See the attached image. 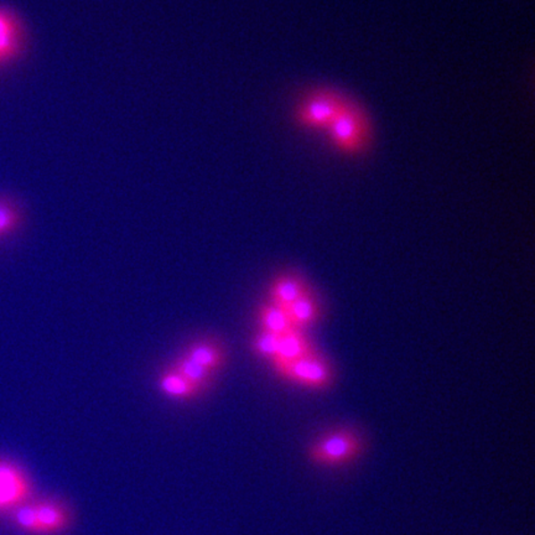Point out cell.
Instances as JSON below:
<instances>
[{"label":"cell","mask_w":535,"mask_h":535,"mask_svg":"<svg viewBox=\"0 0 535 535\" xmlns=\"http://www.w3.org/2000/svg\"><path fill=\"white\" fill-rule=\"evenodd\" d=\"M287 312L293 328L301 331V330L309 328L316 322L317 317H319L320 307L317 305L315 297L309 291L305 296L297 300L296 303L287 307Z\"/></svg>","instance_id":"12"},{"label":"cell","mask_w":535,"mask_h":535,"mask_svg":"<svg viewBox=\"0 0 535 535\" xmlns=\"http://www.w3.org/2000/svg\"><path fill=\"white\" fill-rule=\"evenodd\" d=\"M364 450V441L351 429H336L317 439L309 447V459L322 467H339L357 459Z\"/></svg>","instance_id":"4"},{"label":"cell","mask_w":535,"mask_h":535,"mask_svg":"<svg viewBox=\"0 0 535 535\" xmlns=\"http://www.w3.org/2000/svg\"><path fill=\"white\" fill-rule=\"evenodd\" d=\"M158 384L160 392L171 399L190 400L203 393L200 388L186 380L174 367L160 374Z\"/></svg>","instance_id":"10"},{"label":"cell","mask_w":535,"mask_h":535,"mask_svg":"<svg viewBox=\"0 0 535 535\" xmlns=\"http://www.w3.org/2000/svg\"><path fill=\"white\" fill-rule=\"evenodd\" d=\"M313 350L312 345L300 330H291V331L280 336L277 355H275L272 364L278 371L280 368L289 366L290 364L299 360L303 355Z\"/></svg>","instance_id":"8"},{"label":"cell","mask_w":535,"mask_h":535,"mask_svg":"<svg viewBox=\"0 0 535 535\" xmlns=\"http://www.w3.org/2000/svg\"><path fill=\"white\" fill-rule=\"evenodd\" d=\"M18 530L30 535H57L71 524V514L63 503L54 499L27 502L13 512Z\"/></svg>","instance_id":"3"},{"label":"cell","mask_w":535,"mask_h":535,"mask_svg":"<svg viewBox=\"0 0 535 535\" xmlns=\"http://www.w3.org/2000/svg\"><path fill=\"white\" fill-rule=\"evenodd\" d=\"M277 372L291 382L313 389L328 387L332 380V370L329 362L313 350Z\"/></svg>","instance_id":"6"},{"label":"cell","mask_w":535,"mask_h":535,"mask_svg":"<svg viewBox=\"0 0 535 535\" xmlns=\"http://www.w3.org/2000/svg\"><path fill=\"white\" fill-rule=\"evenodd\" d=\"M21 208L11 198L0 196V238L11 236L21 227Z\"/></svg>","instance_id":"15"},{"label":"cell","mask_w":535,"mask_h":535,"mask_svg":"<svg viewBox=\"0 0 535 535\" xmlns=\"http://www.w3.org/2000/svg\"><path fill=\"white\" fill-rule=\"evenodd\" d=\"M184 355L213 373L221 370L226 361L223 348L213 339L195 341L188 346Z\"/></svg>","instance_id":"11"},{"label":"cell","mask_w":535,"mask_h":535,"mask_svg":"<svg viewBox=\"0 0 535 535\" xmlns=\"http://www.w3.org/2000/svg\"><path fill=\"white\" fill-rule=\"evenodd\" d=\"M259 323H261L262 331L274 333L278 336H283L291 330H296L291 325L287 309L275 305L273 303L267 304L259 310Z\"/></svg>","instance_id":"13"},{"label":"cell","mask_w":535,"mask_h":535,"mask_svg":"<svg viewBox=\"0 0 535 535\" xmlns=\"http://www.w3.org/2000/svg\"><path fill=\"white\" fill-rule=\"evenodd\" d=\"M307 293H309V288L305 281L293 274L279 275L269 291L271 303L284 307V309L289 307L291 304L296 303Z\"/></svg>","instance_id":"9"},{"label":"cell","mask_w":535,"mask_h":535,"mask_svg":"<svg viewBox=\"0 0 535 535\" xmlns=\"http://www.w3.org/2000/svg\"><path fill=\"white\" fill-rule=\"evenodd\" d=\"M350 98L333 88H316L306 93L294 111V121L300 130L326 131Z\"/></svg>","instance_id":"2"},{"label":"cell","mask_w":535,"mask_h":535,"mask_svg":"<svg viewBox=\"0 0 535 535\" xmlns=\"http://www.w3.org/2000/svg\"><path fill=\"white\" fill-rule=\"evenodd\" d=\"M33 495L28 473L18 464L0 459V514H13Z\"/></svg>","instance_id":"5"},{"label":"cell","mask_w":535,"mask_h":535,"mask_svg":"<svg viewBox=\"0 0 535 535\" xmlns=\"http://www.w3.org/2000/svg\"><path fill=\"white\" fill-rule=\"evenodd\" d=\"M279 341H280V336L261 330V332L253 339L252 348L259 357L273 362L277 355Z\"/></svg>","instance_id":"16"},{"label":"cell","mask_w":535,"mask_h":535,"mask_svg":"<svg viewBox=\"0 0 535 535\" xmlns=\"http://www.w3.org/2000/svg\"><path fill=\"white\" fill-rule=\"evenodd\" d=\"M179 373H181L186 380H190L192 384L200 388L201 390L206 389L213 383L214 373L206 370V368L192 361L188 355H182L176 360L174 366Z\"/></svg>","instance_id":"14"},{"label":"cell","mask_w":535,"mask_h":535,"mask_svg":"<svg viewBox=\"0 0 535 535\" xmlns=\"http://www.w3.org/2000/svg\"><path fill=\"white\" fill-rule=\"evenodd\" d=\"M325 133L332 148L339 154L347 156L361 155L370 146L371 121L360 104H355L354 99H348Z\"/></svg>","instance_id":"1"},{"label":"cell","mask_w":535,"mask_h":535,"mask_svg":"<svg viewBox=\"0 0 535 535\" xmlns=\"http://www.w3.org/2000/svg\"><path fill=\"white\" fill-rule=\"evenodd\" d=\"M27 49V30L17 13L0 5V69L12 65Z\"/></svg>","instance_id":"7"}]
</instances>
